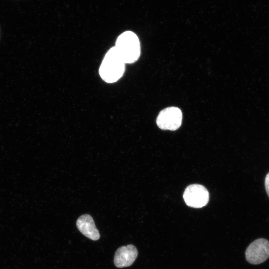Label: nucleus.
Masks as SVG:
<instances>
[{
	"mask_svg": "<svg viewBox=\"0 0 269 269\" xmlns=\"http://www.w3.org/2000/svg\"><path fill=\"white\" fill-rule=\"evenodd\" d=\"M125 64L115 47L111 48L105 55L99 68L101 78L107 83L117 82L125 72Z\"/></svg>",
	"mask_w": 269,
	"mask_h": 269,
	"instance_id": "f257e3e1",
	"label": "nucleus"
},
{
	"mask_svg": "<svg viewBox=\"0 0 269 269\" xmlns=\"http://www.w3.org/2000/svg\"><path fill=\"white\" fill-rule=\"evenodd\" d=\"M114 47L125 64H131L135 62L140 56L139 39L131 31H126L120 34L117 39Z\"/></svg>",
	"mask_w": 269,
	"mask_h": 269,
	"instance_id": "f03ea898",
	"label": "nucleus"
},
{
	"mask_svg": "<svg viewBox=\"0 0 269 269\" xmlns=\"http://www.w3.org/2000/svg\"><path fill=\"white\" fill-rule=\"evenodd\" d=\"M182 113L180 109L170 107L161 110L156 119V124L161 129L175 131L181 125Z\"/></svg>",
	"mask_w": 269,
	"mask_h": 269,
	"instance_id": "7ed1b4c3",
	"label": "nucleus"
},
{
	"mask_svg": "<svg viewBox=\"0 0 269 269\" xmlns=\"http://www.w3.org/2000/svg\"><path fill=\"white\" fill-rule=\"evenodd\" d=\"M183 197L187 206L194 208H200L207 205L209 195L204 186L194 184L186 188Z\"/></svg>",
	"mask_w": 269,
	"mask_h": 269,
	"instance_id": "20e7f679",
	"label": "nucleus"
},
{
	"mask_svg": "<svg viewBox=\"0 0 269 269\" xmlns=\"http://www.w3.org/2000/svg\"><path fill=\"white\" fill-rule=\"evenodd\" d=\"M246 259L252 265H258L269 258V241L258 239L248 247L245 252Z\"/></svg>",
	"mask_w": 269,
	"mask_h": 269,
	"instance_id": "39448f33",
	"label": "nucleus"
},
{
	"mask_svg": "<svg viewBox=\"0 0 269 269\" xmlns=\"http://www.w3.org/2000/svg\"><path fill=\"white\" fill-rule=\"evenodd\" d=\"M138 252L133 245L122 246L116 251L114 259L116 267L119 268L131 266L137 258Z\"/></svg>",
	"mask_w": 269,
	"mask_h": 269,
	"instance_id": "423d86ee",
	"label": "nucleus"
},
{
	"mask_svg": "<svg viewBox=\"0 0 269 269\" xmlns=\"http://www.w3.org/2000/svg\"><path fill=\"white\" fill-rule=\"evenodd\" d=\"M76 226L79 231L89 239L93 241L100 239L99 232L90 215L84 214L80 216L77 220Z\"/></svg>",
	"mask_w": 269,
	"mask_h": 269,
	"instance_id": "0eeeda50",
	"label": "nucleus"
},
{
	"mask_svg": "<svg viewBox=\"0 0 269 269\" xmlns=\"http://www.w3.org/2000/svg\"><path fill=\"white\" fill-rule=\"evenodd\" d=\"M265 186L267 194L269 197V172L267 174L266 176L265 180Z\"/></svg>",
	"mask_w": 269,
	"mask_h": 269,
	"instance_id": "6e6552de",
	"label": "nucleus"
}]
</instances>
